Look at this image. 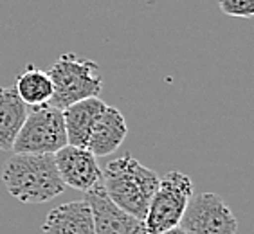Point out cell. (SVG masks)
Instances as JSON below:
<instances>
[{"label":"cell","mask_w":254,"mask_h":234,"mask_svg":"<svg viewBox=\"0 0 254 234\" xmlns=\"http://www.w3.org/2000/svg\"><path fill=\"white\" fill-rule=\"evenodd\" d=\"M2 182L22 204H45L65 189L51 153H13L2 168Z\"/></svg>","instance_id":"1"},{"label":"cell","mask_w":254,"mask_h":234,"mask_svg":"<svg viewBox=\"0 0 254 234\" xmlns=\"http://www.w3.org/2000/svg\"><path fill=\"white\" fill-rule=\"evenodd\" d=\"M161 176L150 168L142 166L130 153L114 159L105 166L101 185L114 204L128 215L144 220L153 193Z\"/></svg>","instance_id":"2"},{"label":"cell","mask_w":254,"mask_h":234,"mask_svg":"<svg viewBox=\"0 0 254 234\" xmlns=\"http://www.w3.org/2000/svg\"><path fill=\"white\" fill-rule=\"evenodd\" d=\"M53 81V98L49 105L58 110L88 98H99L103 78L96 61L79 58L76 54H62L47 70Z\"/></svg>","instance_id":"3"},{"label":"cell","mask_w":254,"mask_h":234,"mask_svg":"<svg viewBox=\"0 0 254 234\" xmlns=\"http://www.w3.org/2000/svg\"><path fill=\"white\" fill-rule=\"evenodd\" d=\"M193 196V180L182 171H168L159 180V187L153 193L144 227L148 234H159L181 224L186 207Z\"/></svg>","instance_id":"4"},{"label":"cell","mask_w":254,"mask_h":234,"mask_svg":"<svg viewBox=\"0 0 254 234\" xmlns=\"http://www.w3.org/2000/svg\"><path fill=\"white\" fill-rule=\"evenodd\" d=\"M67 132H65L64 114L51 105L33 107L11 151L13 153H51L67 146Z\"/></svg>","instance_id":"5"},{"label":"cell","mask_w":254,"mask_h":234,"mask_svg":"<svg viewBox=\"0 0 254 234\" xmlns=\"http://www.w3.org/2000/svg\"><path fill=\"white\" fill-rule=\"evenodd\" d=\"M179 225L186 234H238V222L231 207L211 191L191 196Z\"/></svg>","instance_id":"6"},{"label":"cell","mask_w":254,"mask_h":234,"mask_svg":"<svg viewBox=\"0 0 254 234\" xmlns=\"http://www.w3.org/2000/svg\"><path fill=\"white\" fill-rule=\"evenodd\" d=\"M83 200L90 205L96 234H148L144 222L118 207L107 196L101 184L87 191Z\"/></svg>","instance_id":"7"},{"label":"cell","mask_w":254,"mask_h":234,"mask_svg":"<svg viewBox=\"0 0 254 234\" xmlns=\"http://www.w3.org/2000/svg\"><path fill=\"white\" fill-rule=\"evenodd\" d=\"M54 162L65 185L78 191H90L101 184L103 170L98 164V157L87 148L67 144L54 153Z\"/></svg>","instance_id":"8"},{"label":"cell","mask_w":254,"mask_h":234,"mask_svg":"<svg viewBox=\"0 0 254 234\" xmlns=\"http://www.w3.org/2000/svg\"><path fill=\"white\" fill-rule=\"evenodd\" d=\"M42 234H96L90 205L76 200L51 209L42 225Z\"/></svg>","instance_id":"9"},{"label":"cell","mask_w":254,"mask_h":234,"mask_svg":"<svg viewBox=\"0 0 254 234\" xmlns=\"http://www.w3.org/2000/svg\"><path fill=\"white\" fill-rule=\"evenodd\" d=\"M128 126L125 121V116L118 108L108 107L103 110V114L94 122L92 132L88 137L87 150H90L96 157L110 155L123 144L127 139Z\"/></svg>","instance_id":"10"},{"label":"cell","mask_w":254,"mask_h":234,"mask_svg":"<svg viewBox=\"0 0 254 234\" xmlns=\"http://www.w3.org/2000/svg\"><path fill=\"white\" fill-rule=\"evenodd\" d=\"M105 108H107V103L103 99L88 98L62 110L65 132H67V142L70 146L87 148L94 122L98 121V117L101 116Z\"/></svg>","instance_id":"11"},{"label":"cell","mask_w":254,"mask_h":234,"mask_svg":"<svg viewBox=\"0 0 254 234\" xmlns=\"http://www.w3.org/2000/svg\"><path fill=\"white\" fill-rule=\"evenodd\" d=\"M25 117L27 105L20 99L15 87H0V151L13 148Z\"/></svg>","instance_id":"12"},{"label":"cell","mask_w":254,"mask_h":234,"mask_svg":"<svg viewBox=\"0 0 254 234\" xmlns=\"http://www.w3.org/2000/svg\"><path fill=\"white\" fill-rule=\"evenodd\" d=\"M15 90L20 99L29 105V107H40V105H49L53 98V81H51L47 70L27 65L24 72L20 74L15 83Z\"/></svg>","instance_id":"13"},{"label":"cell","mask_w":254,"mask_h":234,"mask_svg":"<svg viewBox=\"0 0 254 234\" xmlns=\"http://www.w3.org/2000/svg\"><path fill=\"white\" fill-rule=\"evenodd\" d=\"M220 11L233 18H254V0H218Z\"/></svg>","instance_id":"14"},{"label":"cell","mask_w":254,"mask_h":234,"mask_svg":"<svg viewBox=\"0 0 254 234\" xmlns=\"http://www.w3.org/2000/svg\"><path fill=\"white\" fill-rule=\"evenodd\" d=\"M159 234H186V233H184V229H182L181 225H175V227H171V229H168V231H162V233H159Z\"/></svg>","instance_id":"15"}]
</instances>
